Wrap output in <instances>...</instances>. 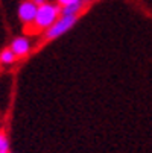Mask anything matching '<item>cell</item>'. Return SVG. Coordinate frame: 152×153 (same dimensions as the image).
I'll list each match as a JSON object with an SVG mask.
<instances>
[{
	"label": "cell",
	"instance_id": "cell-1",
	"mask_svg": "<svg viewBox=\"0 0 152 153\" xmlns=\"http://www.w3.org/2000/svg\"><path fill=\"white\" fill-rule=\"evenodd\" d=\"M61 17V6L58 3H49L38 6V12L34 21V27L37 30H47L55 21Z\"/></svg>",
	"mask_w": 152,
	"mask_h": 153
},
{
	"label": "cell",
	"instance_id": "cell-2",
	"mask_svg": "<svg viewBox=\"0 0 152 153\" xmlns=\"http://www.w3.org/2000/svg\"><path fill=\"white\" fill-rule=\"evenodd\" d=\"M78 17H67V15H61L55 23L46 30V38L47 39H55L61 36L62 33H66L75 23H76Z\"/></svg>",
	"mask_w": 152,
	"mask_h": 153
},
{
	"label": "cell",
	"instance_id": "cell-3",
	"mask_svg": "<svg viewBox=\"0 0 152 153\" xmlns=\"http://www.w3.org/2000/svg\"><path fill=\"white\" fill-rule=\"evenodd\" d=\"M37 12H38V6L32 2V0H25V2H21L20 6H18V18L21 20V23L26 25V26L34 25Z\"/></svg>",
	"mask_w": 152,
	"mask_h": 153
},
{
	"label": "cell",
	"instance_id": "cell-4",
	"mask_svg": "<svg viewBox=\"0 0 152 153\" xmlns=\"http://www.w3.org/2000/svg\"><path fill=\"white\" fill-rule=\"evenodd\" d=\"M15 56H25L29 53L31 50V42L28 38L25 36H18V38H14L12 42H11V47H9Z\"/></svg>",
	"mask_w": 152,
	"mask_h": 153
},
{
	"label": "cell",
	"instance_id": "cell-5",
	"mask_svg": "<svg viewBox=\"0 0 152 153\" xmlns=\"http://www.w3.org/2000/svg\"><path fill=\"white\" fill-rule=\"evenodd\" d=\"M84 8V0L79 3H73V5H67L61 8V15H67V17H78V14L82 11Z\"/></svg>",
	"mask_w": 152,
	"mask_h": 153
},
{
	"label": "cell",
	"instance_id": "cell-6",
	"mask_svg": "<svg viewBox=\"0 0 152 153\" xmlns=\"http://www.w3.org/2000/svg\"><path fill=\"white\" fill-rule=\"evenodd\" d=\"M15 55H14V52L11 50V49H5L2 53H0V62L2 64H6V65H9V64H12L14 61H15Z\"/></svg>",
	"mask_w": 152,
	"mask_h": 153
},
{
	"label": "cell",
	"instance_id": "cell-7",
	"mask_svg": "<svg viewBox=\"0 0 152 153\" xmlns=\"http://www.w3.org/2000/svg\"><path fill=\"white\" fill-rule=\"evenodd\" d=\"M0 153H9V143L3 134H0Z\"/></svg>",
	"mask_w": 152,
	"mask_h": 153
},
{
	"label": "cell",
	"instance_id": "cell-8",
	"mask_svg": "<svg viewBox=\"0 0 152 153\" xmlns=\"http://www.w3.org/2000/svg\"><path fill=\"white\" fill-rule=\"evenodd\" d=\"M82 0H56V3L62 8V6H67V5H73V3H79Z\"/></svg>",
	"mask_w": 152,
	"mask_h": 153
},
{
	"label": "cell",
	"instance_id": "cell-9",
	"mask_svg": "<svg viewBox=\"0 0 152 153\" xmlns=\"http://www.w3.org/2000/svg\"><path fill=\"white\" fill-rule=\"evenodd\" d=\"M32 2H34L37 6H41V5H44V3H46V0H32Z\"/></svg>",
	"mask_w": 152,
	"mask_h": 153
}]
</instances>
